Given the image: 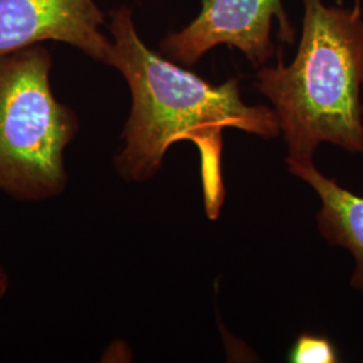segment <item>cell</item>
Wrapping results in <instances>:
<instances>
[{
    "label": "cell",
    "instance_id": "1",
    "mask_svg": "<svg viewBox=\"0 0 363 363\" xmlns=\"http://www.w3.org/2000/svg\"><path fill=\"white\" fill-rule=\"evenodd\" d=\"M112 57L130 86L132 106L113 159L117 174L128 182L152 179L172 144L190 140L201 154L208 216L214 220L223 202L220 178L222 132L235 128L265 139L276 138L280 125L273 109L247 105L240 79L210 84L169 58L152 52L139 37L132 11L111 13Z\"/></svg>",
    "mask_w": 363,
    "mask_h": 363
},
{
    "label": "cell",
    "instance_id": "2",
    "mask_svg": "<svg viewBox=\"0 0 363 363\" xmlns=\"http://www.w3.org/2000/svg\"><path fill=\"white\" fill-rule=\"evenodd\" d=\"M303 33L292 64L261 66L255 86L273 105L286 163H312L319 144L363 154V15L303 0Z\"/></svg>",
    "mask_w": 363,
    "mask_h": 363
},
{
    "label": "cell",
    "instance_id": "3",
    "mask_svg": "<svg viewBox=\"0 0 363 363\" xmlns=\"http://www.w3.org/2000/svg\"><path fill=\"white\" fill-rule=\"evenodd\" d=\"M52 67L42 45L0 57V191L19 202L58 198L69 183L66 150L79 121L54 96Z\"/></svg>",
    "mask_w": 363,
    "mask_h": 363
},
{
    "label": "cell",
    "instance_id": "4",
    "mask_svg": "<svg viewBox=\"0 0 363 363\" xmlns=\"http://www.w3.org/2000/svg\"><path fill=\"white\" fill-rule=\"evenodd\" d=\"M202 9L181 31L169 33L160 42V52L171 61L193 66L213 48L226 45L245 54L252 65L267 64L274 52L271 39L273 19L280 27L279 38L295 40L283 0H201Z\"/></svg>",
    "mask_w": 363,
    "mask_h": 363
},
{
    "label": "cell",
    "instance_id": "5",
    "mask_svg": "<svg viewBox=\"0 0 363 363\" xmlns=\"http://www.w3.org/2000/svg\"><path fill=\"white\" fill-rule=\"evenodd\" d=\"M93 0H0V57L45 40L64 42L109 66L112 42Z\"/></svg>",
    "mask_w": 363,
    "mask_h": 363
},
{
    "label": "cell",
    "instance_id": "6",
    "mask_svg": "<svg viewBox=\"0 0 363 363\" xmlns=\"http://www.w3.org/2000/svg\"><path fill=\"white\" fill-rule=\"evenodd\" d=\"M291 174L307 182L322 202L318 229L325 241L345 247L354 257L355 268L350 286L363 294V196L327 178L312 163H286Z\"/></svg>",
    "mask_w": 363,
    "mask_h": 363
},
{
    "label": "cell",
    "instance_id": "7",
    "mask_svg": "<svg viewBox=\"0 0 363 363\" xmlns=\"http://www.w3.org/2000/svg\"><path fill=\"white\" fill-rule=\"evenodd\" d=\"M288 361L292 363H337V347L323 335L304 333L298 335L288 352Z\"/></svg>",
    "mask_w": 363,
    "mask_h": 363
},
{
    "label": "cell",
    "instance_id": "8",
    "mask_svg": "<svg viewBox=\"0 0 363 363\" xmlns=\"http://www.w3.org/2000/svg\"><path fill=\"white\" fill-rule=\"evenodd\" d=\"M9 286H10L9 273L6 272V271L0 267V303H1V300L4 298V296L7 295Z\"/></svg>",
    "mask_w": 363,
    "mask_h": 363
},
{
    "label": "cell",
    "instance_id": "9",
    "mask_svg": "<svg viewBox=\"0 0 363 363\" xmlns=\"http://www.w3.org/2000/svg\"><path fill=\"white\" fill-rule=\"evenodd\" d=\"M354 4H358V6H361V0H355V3Z\"/></svg>",
    "mask_w": 363,
    "mask_h": 363
}]
</instances>
